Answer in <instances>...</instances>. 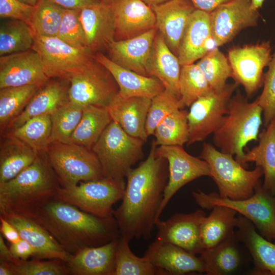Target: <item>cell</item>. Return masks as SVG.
<instances>
[{"instance_id":"cell-1","label":"cell","mask_w":275,"mask_h":275,"mask_svg":"<svg viewBox=\"0 0 275 275\" xmlns=\"http://www.w3.org/2000/svg\"><path fill=\"white\" fill-rule=\"evenodd\" d=\"M153 141L147 158L127 173L123 197L114 210L120 236L150 239L161 205L169 171L167 160L156 153Z\"/></svg>"},{"instance_id":"cell-2","label":"cell","mask_w":275,"mask_h":275,"mask_svg":"<svg viewBox=\"0 0 275 275\" xmlns=\"http://www.w3.org/2000/svg\"><path fill=\"white\" fill-rule=\"evenodd\" d=\"M34 219L71 254L86 247L105 244L120 236L114 216L99 217L54 199Z\"/></svg>"},{"instance_id":"cell-3","label":"cell","mask_w":275,"mask_h":275,"mask_svg":"<svg viewBox=\"0 0 275 275\" xmlns=\"http://www.w3.org/2000/svg\"><path fill=\"white\" fill-rule=\"evenodd\" d=\"M61 187L45 151L12 179L0 182V215L34 218Z\"/></svg>"},{"instance_id":"cell-4","label":"cell","mask_w":275,"mask_h":275,"mask_svg":"<svg viewBox=\"0 0 275 275\" xmlns=\"http://www.w3.org/2000/svg\"><path fill=\"white\" fill-rule=\"evenodd\" d=\"M262 116L263 109L257 99L249 102L248 97L237 92L229 101L227 114L213 133L214 146L222 152L235 155L240 164L246 145L252 141H258Z\"/></svg>"},{"instance_id":"cell-5","label":"cell","mask_w":275,"mask_h":275,"mask_svg":"<svg viewBox=\"0 0 275 275\" xmlns=\"http://www.w3.org/2000/svg\"><path fill=\"white\" fill-rule=\"evenodd\" d=\"M144 142L112 121L92 148L104 177L125 181L128 172L143 157Z\"/></svg>"},{"instance_id":"cell-6","label":"cell","mask_w":275,"mask_h":275,"mask_svg":"<svg viewBox=\"0 0 275 275\" xmlns=\"http://www.w3.org/2000/svg\"><path fill=\"white\" fill-rule=\"evenodd\" d=\"M233 156L204 142L199 157L209 164L211 177L221 197L236 200L245 199L254 194L255 185L263 175V171L259 166L246 170Z\"/></svg>"},{"instance_id":"cell-7","label":"cell","mask_w":275,"mask_h":275,"mask_svg":"<svg viewBox=\"0 0 275 275\" xmlns=\"http://www.w3.org/2000/svg\"><path fill=\"white\" fill-rule=\"evenodd\" d=\"M192 196L203 209H211L215 205L233 209L250 220L262 236L275 241V195L265 190L260 180L255 186L254 194L245 199L232 200L215 192L206 194L199 189L193 191Z\"/></svg>"},{"instance_id":"cell-8","label":"cell","mask_w":275,"mask_h":275,"mask_svg":"<svg viewBox=\"0 0 275 275\" xmlns=\"http://www.w3.org/2000/svg\"><path fill=\"white\" fill-rule=\"evenodd\" d=\"M45 153L62 188L104 177L100 163L92 149L71 143H52Z\"/></svg>"},{"instance_id":"cell-9","label":"cell","mask_w":275,"mask_h":275,"mask_svg":"<svg viewBox=\"0 0 275 275\" xmlns=\"http://www.w3.org/2000/svg\"><path fill=\"white\" fill-rule=\"evenodd\" d=\"M125 186V181L103 177L68 188L61 187L53 199L96 216L109 217L114 216L113 205L122 200Z\"/></svg>"},{"instance_id":"cell-10","label":"cell","mask_w":275,"mask_h":275,"mask_svg":"<svg viewBox=\"0 0 275 275\" xmlns=\"http://www.w3.org/2000/svg\"><path fill=\"white\" fill-rule=\"evenodd\" d=\"M32 49L40 55L49 78L69 80L80 72L93 58L88 51L74 47L57 37L35 35Z\"/></svg>"},{"instance_id":"cell-11","label":"cell","mask_w":275,"mask_h":275,"mask_svg":"<svg viewBox=\"0 0 275 275\" xmlns=\"http://www.w3.org/2000/svg\"><path fill=\"white\" fill-rule=\"evenodd\" d=\"M69 81V101L83 107L91 105L106 107L119 92L111 73L94 57Z\"/></svg>"},{"instance_id":"cell-12","label":"cell","mask_w":275,"mask_h":275,"mask_svg":"<svg viewBox=\"0 0 275 275\" xmlns=\"http://www.w3.org/2000/svg\"><path fill=\"white\" fill-rule=\"evenodd\" d=\"M269 41L255 44L235 46L228 50L227 57L234 82L241 85L246 97H251L263 86V69L271 59Z\"/></svg>"},{"instance_id":"cell-13","label":"cell","mask_w":275,"mask_h":275,"mask_svg":"<svg viewBox=\"0 0 275 275\" xmlns=\"http://www.w3.org/2000/svg\"><path fill=\"white\" fill-rule=\"evenodd\" d=\"M238 85L235 82L227 84L222 90L203 96L190 106L187 115V146L203 141L218 128L228 112L229 101Z\"/></svg>"},{"instance_id":"cell-14","label":"cell","mask_w":275,"mask_h":275,"mask_svg":"<svg viewBox=\"0 0 275 275\" xmlns=\"http://www.w3.org/2000/svg\"><path fill=\"white\" fill-rule=\"evenodd\" d=\"M156 153L167 160L169 171L158 219L171 198L181 187L201 177H211V171L205 160L189 154L181 146H158Z\"/></svg>"},{"instance_id":"cell-15","label":"cell","mask_w":275,"mask_h":275,"mask_svg":"<svg viewBox=\"0 0 275 275\" xmlns=\"http://www.w3.org/2000/svg\"><path fill=\"white\" fill-rule=\"evenodd\" d=\"M259 16L250 0H232L217 7L209 13L215 46L225 45L242 30L257 26Z\"/></svg>"},{"instance_id":"cell-16","label":"cell","mask_w":275,"mask_h":275,"mask_svg":"<svg viewBox=\"0 0 275 275\" xmlns=\"http://www.w3.org/2000/svg\"><path fill=\"white\" fill-rule=\"evenodd\" d=\"M205 212L198 209L188 213H176L169 218H158L155 223L157 229L155 239L176 245L189 253L200 254L203 250L200 227Z\"/></svg>"},{"instance_id":"cell-17","label":"cell","mask_w":275,"mask_h":275,"mask_svg":"<svg viewBox=\"0 0 275 275\" xmlns=\"http://www.w3.org/2000/svg\"><path fill=\"white\" fill-rule=\"evenodd\" d=\"M49 79L40 55L33 49L0 57V89L26 85L41 87Z\"/></svg>"},{"instance_id":"cell-18","label":"cell","mask_w":275,"mask_h":275,"mask_svg":"<svg viewBox=\"0 0 275 275\" xmlns=\"http://www.w3.org/2000/svg\"><path fill=\"white\" fill-rule=\"evenodd\" d=\"M115 23V40H126L156 28L151 7L142 0H114L111 4Z\"/></svg>"},{"instance_id":"cell-19","label":"cell","mask_w":275,"mask_h":275,"mask_svg":"<svg viewBox=\"0 0 275 275\" xmlns=\"http://www.w3.org/2000/svg\"><path fill=\"white\" fill-rule=\"evenodd\" d=\"M88 50L94 54L115 40V23L111 4L102 2L80 9Z\"/></svg>"},{"instance_id":"cell-20","label":"cell","mask_w":275,"mask_h":275,"mask_svg":"<svg viewBox=\"0 0 275 275\" xmlns=\"http://www.w3.org/2000/svg\"><path fill=\"white\" fill-rule=\"evenodd\" d=\"M69 80L50 78L39 88L22 112L8 125L3 133L19 127L32 117L50 115L69 101Z\"/></svg>"},{"instance_id":"cell-21","label":"cell","mask_w":275,"mask_h":275,"mask_svg":"<svg viewBox=\"0 0 275 275\" xmlns=\"http://www.w3.org/2000/svg\"><path fill=\"white\" fill-rule=\"evenodd\" d=\"M156 17V28L170 50L177 56L182 37L192 13L189 0H170L151 7Z\"/></svg>"},{"instance_id":"cell-22","label":"cell","mask_w":275,"mask_h":275,"mask_svg":"<svg viewBox=\"0 0 275 275\" xmlns=\"http://www.w3.org/2000/svg\"><path fill=\"white\" fill-rule=\"evenodd\" d=\"M155 267L168 275H183L191 272L204 273L200 257L174 244L155 239L144 255Z\"/></svg>"},{"instance_id":"cell-23","label":"cell","mask_w":275,"mask_h":275,"mask_svg":"<svg viewBox=\"0 0 275 275\" xmlns=\"http://www.w3.org/2000/svg\"><path fill=\"white\" fill-rule=\"evenodd\" d=\"M215 46L211 32L209 13L196 9L191 14L179 46L180 65L194 63Z\"/></svg>"},{"instance_id":"cell-24","label":"cell","mask_w":275,"mask_h":275,"mask_svg":"<svg viewBox=\"0 0 275 275\" xmlns=\"http://www.w3.org/2000/svg\"><path fill=\"white\" fill-rule=\"evenodd\" d=\"M5 217L18 230L22 239L34 249L37 259H57L66 262L71 254L65 251L52 236L33 218L15 214L0 215Z\"/></svg>"},{"instance_id":"cell-25","label":"cell","mask_w":275,"mask_h":275,"mask_svg":"<svg viewBox=\"0 0 275 275\" xmlns=\"http://www.w3.org/2000/svg\"><path fill=\"white\" fill-rule=\"evenodd\" d=\"M157 33L155 28L130 39L114 41L107 48L109 58L124 68L148 76L147 64Z\"/></svg>"},{"instance_id":"cell-26","label":"cell","mask_w":275,"mask_h":275,"mask_svg":"<svg viewBox=\"0 0 275 275\" xmlns=\"http://www.w3.org/2000/svg\"><path fill=\"white\" fill-rule=\"evenodd\" d=\"M235 236L250 252L254 264L251 274L275 275V241L269 240L256 231L253 224L241 215H237Z\"/></svg>"},{"instance_id":"cell-27","label":"cell","mask_w":275,"mask_h":275,"mask_svg":"<svg viewBox=\"0 0 275 275\" xmlns=\"http://www.w3.org/2000/svg\"><path fill=\"white\" fill-rule=\"evenodd\" d=\"M151 99L142 97L124 98L118 93L106 108L112 121L128 134L146 142V122Z\"/></svg>"},{"instance_id":"cell-28","label":"cell","mask_w":275,"mask_h":275,"mask_svg":"<svg viewBox=\"0 0 275 275\" xmlns=\"http://www.w3.org/2000/svg\"><path fill=\"white\" fill-rule=\"evenodd\" d=\"M93 56L111 73L118 86V94L122 97H142L151 99L165 89L157 78L124 68L100 52Z\"/></svg>"},{"instance_id":"cell-29","label":"cell","mask_w":275,"mask_h":275,"mask_svg":"<svg viewBox=\"0 0 275 275\" xmlns=\"http://www.w3.org/2000/svg\"><path fill=\"white\" fill-rule=\"evenodd\" d=\"M118 238L100 246L81 249L71 254L65 262L70 274L114 275Z\"/></svg>"},{"instance_id":"cell-30","label":"cell","mask_w":275,"mask_h":275,"mask_svg":"<svg viewBox=\"0 0 275 275\" xmlns=\"http://www.w3.org/2000/svg\"><path fill=\"white\" fill-rule=\"evenodd\" d=\"M181 68L177 56L170 50L163 36L157 31L148 60L147 73L149 76L157 78L164 88L179 100Z\"/></svg>"},{"instance_id":"cell-31","label":"cell","mask_w":275,"mask_h":275,"mask_svg":"<svg viewBox=\"0 0 275 275\" xmlns=\"http://www.w3.org/2000/svg\"><path fill=\"white\" fill-rule=\"evenodd\" d=\"M0 182L8 181L30 166L39 152L7 132L1 133Z\"/></svg>"},{"instance_id":"cell-32","label":"cell","mask_w":275,"mask_h":275,"mask_svg":"<svg viewBox=\"0 0 275 275\" xmlns=\"http://www.w3.org/2000/svg\"><path fill=\"white\" fill-rule=\"evenodd\" d=\"M250 162L261 168L263 187L275 195V127L272 121L259 134L258 144L245 152L240 164L246 168Z\"/></svg>"},{"instance_id":"cell-33","label":"cell","mask_w":275,"mask_h":275,"mask_svg":"<svg viewBox=\"0 0 275 275\" xmlns=\"http://www.w3.org/2000/svg\"><path fill=\"white\" fill-rule=\"evenodd\" d=\"M201 224L200 235L203 250L214 247L235 236L238 213L223 205H215Z\"/></svg>"},{"instance_id":"cell-34","label":"cell","mask_w":275,"mask_h":275,"mask_svg":"<svg viewBox=\"0 0 275 275\" xmlns=\"http://www.w3.org/2000/svg\"><path fill=\"white\" fill-rule=\"evenodd\" d=\"M112 121L106 107L93 105L85 106L69 143L92 149Z\"/></svg>"},{"instance_id":"cell-35","label":"cell","mask_w":275,"mask_h":275,"mask_svg":"<svg viewBox=\"0 0 275 275\" xmlns=\"http://www.w3.org/2000/svg\"><path fill=\"white\" fill-rule=\"evenodd\" d=\"M235 236L217 245L205 249L200 258L207 275H226L234 272L240 265V256L237 247Z\"/></svg>"},{"instance_id":"cell-36","label":"cell","mask_w":275,"mask_h":275,"mask_svg":"<svg viewBox=\"0 0 275 275\" xmlns=\"http://www.w3.org/2000/svg\"><path fill=\"white\" fill-rule=\"evenodd\" d=\"M35 34L24 21L11 19L1 23L0 56L32 49Z\"/></svg>"},{"instance_id":"cell-37","label":"cell","mask_w":275,"mask_h":275,"mask_svg":"<svg viewBox=\"0 0 275 275\" xmlns=\"http://www.w3.org/2000/svg\"><path fill=\"white\" fill-rule=\"evenodd\" d=\"M40 87L26 85L0 89V129L3 133L8 125L24 109Z\"/></svg>"},{"instance_id":"cell-38","label":"cell","mask_w":275,"mask_h":275,"mask_svg":"<svg viewBox=\"0 0 275 275\" xmlns=\"http://www.w3.org/2000/svg\"><path fill=\"white\" fill-rule=\"evenodd\" d=\"M129 242L121 236L118 238L114 275H168L166 271L154 266L145 256H136Z\"/></svg>"},{"instance_id":"cell-39","label":"cell","mask_w":275,"mask_h":275,"mask_svg":"<svg viewBox=\"0 0 275 275\" xmlns=\"http://www.w3.org/2000/svg\"><path fill=\"white\" fill-rule=\"evenodd\" d=\"M179 87L180 109L190 106L198 99L214 91L195 63L181 66Z\"/></svg>"},{"instance_id":"cell-40","label":"cell","mask_w":275,"mask_h":275,"mask_svg":"<svg viewBox=\"0 0 275 275\" xmlns=\"http://www.w3.org/2000/svg\"><path fill=\"white\" fill-rule=\"evenodd\" d=\"M188 112L179 109L166 117L156 127L153 141L157 146H181L188 141Z\"/></svg>"},{"instance_id":"cell-41","label":"cell","mask_w":275,"mask_h":275,"mask_svg":"<svg viewBox=\"0 0 275 275\" xmlns=\"http://www.w3.org/2000/svg\"><path fill=\"white\" fill-rule=\"evenodd\" d=\"M6 132L12 134L38 152L45 151L51 142L50 115L32 117L19 127Z\"/></svg>"},{"instance_id":"cell-42","label":"cell","mask_w":275,"mask_h":275,"mask_svg":"<svg viewBox=\"0 0 275 275\" xmlns=\"http://www.w3.org/2000/svg\"><path fill=\"white\" fill-rule=\"evenodd\" d=\"M65 8L49 0H39L28 24L35 35L57 37Z\"/></svg>"},{"instance_id":"cell-43","label":"cell","mask_w":275,"mask_h":275,"mask_svg":"<svg viewBox=\"0 0 275 275\" xmlns=\"http://www.w3.org/2000/svg\"><path fill=\"white\" fill-rule=\"evenodd\" d=\"M196 64L215 92L222 90L227 85V80L232 77L227 56L217 47L210 49Z\"/></svg>"},{"instance_id":"cell-44","label":"cell","mask_w":275,"mask_h":275,"mask_svg":"<svg viewBox=\"0 0 275 275\" xmlns=\"http://www.w3.org/2000/svg\"><path fill=\"white\" fill-rule=\"evenodd\" d=\"M83 107L70 101L50 115L51 143H69L81 119Z\"/></svg>"},{"instance_id":"cell-45","label":"cell","mask_w":275,"mask_h":275,"mask_svg":"<svg viewBox=\"0 0 275 275\" xmlns=\"http://www.w3.org/2000/svg\"><path fill=\"white\" fill-rule=\"evenodd\" d=\"M179 109H180L179 99L166 89L151 99L146 122L148 135H153L158 124Z\"/></svg>"},{"instance_id":"cell-46","label":"cell","mask_w":275,"mask_h":275,"mask_svg":"<svg viewBox=\"0 0 275 275\" xmlns=\"http://www.w3.org/2000/svg\"><path fill=\"white\" fill-rule=\"evenodd\" d=\"M80 12V9L65 8L57 37L74 47L88 51Z\"/></svg>"},{"instance_id":"cell-47","label":"cell","mask_w":275,"mask_h":275,"mask_svg":"<svg viewBox=\"0 0 275 275\" xmlns=\"http://www.w3.org/2000/svg\"><path fill=\"white\" fill-rule=\"evenodd\" d=\"M13 275H69L65 261L57 259L43 261L34 259L11 263Z\"/></svg>"},{"instance_id":"cell-48","label":"cell","mask_w":275,"mask_h":275,"mask_svg":"<svg viewBox=\"0 0 275 275\" xmlns=\"http://www.w3.org/2000/svg\"><path fill=\"white\" fill-rule=\"evenodd\" d=\"M264 73L263 88L257 98L263 109V122L267 127L275 115V50Z\"/></svg>"},{"instance_id":"cell-49","label":"cell","mask_w":275,"mask_h":275,"mask_svg":"<svg viewBox=\"0 0 275 275\" xmlns=\"http://www.w3.org/2000/svg\"><path fill=\"white\" fill-rule=\"evenodd\" d=\"M34 8L19 0H0V16L23 20L28 23Z\"/></svg>"},{"instance_id":"cell-50","label":"cell","mask_w":275,"mask_h":275,"mask_svg":"<svg viewBox=\"0 0 275 275\" xmlns=\"http://www.w3.org/2000/svg\"><path fill=\"white\" fill-rule=\"evenodd\" d=\"M10 250L13 256L20 261L26 260L29 257H34L36 252L33 246L24 239L10 243Z\"/></svg>"},{"instance_id":"cell-51","label":"cell","mask_w":275,"mask_h":275,"mask_svg":"<svg viewBox=\"0 0 275 275\" xmlns=\"http://www.w3.org/2000/svg\"><path fill=\"white\" fill-rule=\"evenodd\" d=\"M0 231L10 243H15L21 239L16 228L2 215H0Z\"/></svg>"},{"instance_id":"cell-52","label":"cell","mask_w":275,"mask_h":275,"mask_svg":"<svg viewBox=\"0 0 275 275\" xmlns=\"http://www.w3.org/2000/svg\"><path fill=\"white\" fill-rule=\"evenodd\" d=\"M65 9H81L101 2V0H49Z\"/></svg>"},{"instance_id":"cell-53","label":"cell","mask_w":275,"mask_h":275,"mask_svg":"<svg viewBox=\"0 0 275 275\" xmlns=\"http://www.w3.org/2000/svg\"><path fill=\"white\" fill-rule=\"evenodd\" d=\"M196 9L210 13L219 6L232 0H189Z\"/></svg>"},{"instance_id":"cell-54","label":"cell","mask_w":275,"mask_h":275,"mask_svg":"<svg viewBox=\"0 0 275 275\" xmlns=\"http://www.w3.org/2000/svg\"><path fill=\"white\" fill-rule=\"evenodd\" d=\"M3 236L0 233V263L8 262L13 264L19 263L21 261L13 256L10 248L6 245Z\"/></svg>"},{"instance_id":"cell-55","label":"cell","mask_w":275,"mask_h":275,"mask_svg":"<svg viewBox=\"0 0 275 275\" xmlns=\"http://www.w3.org/2000/svg\"><path fill=\"white\" fill-rule=\"evenodd\" d=\"M0 275H13L11 263L8 262L0 263Z\"/></svg>"},{"instance_id":"cell-56","label":"cell","mask_w":275,"mask_h":275,"mask_svg":"<svg viewBox=\"0 0 275 275\" xmlns=\"http://www.w3.org/2000/svg\"><path fill=\"white\" fill-rule=\"evenodd\" d=\"M146 4L150 7H152L155 5H159L168 2L170 0H142Z\"/></svg>"},{"instance_id":"cell-57","label":"cell","mask_w":275,"mask_h":275,"mask_svg":"<svg viewBox=\"0 0 275 275\" xmlns=\"http://www.w3.org/2000/svg\"><path fill=\"white\" fill-rule=\"evenodd\" d=\"M252 4V7L258 10L261 8L265 0H250Z\"/></svg>"},{"instance_id":"cell-58","label":"cell","mask_w":275,"mask_h":275,"mask_svg":"<svg viewBox=\"0 0 275 275\" xmlns=\"http://www.w3.org/2000/svg\"><path fill=\"white\" fill-rule=\"evenodd\" d=\"M19 1L28 5H29L32 6H35L38 3L39 0H19Z\"/></svg>"},{"instance_id":"cell-59","label":"cell","mask_w":275,"mask_h":275,"mask_svg":"<svg viewBox=\"0 0 275 275\" xmlns=\"http://www.w3.org/2000/svg\"><path fill=\"white\" fill-rule=\"evenodd\" d=\"M114 0H101L102 3L106 4H111Z\"/></svg>"},{"instance_id":"cell-60","label":"cell","mask_w":275,"mask_h":275,"mask_svg":"<svg viewBox=\"0 0 275 275\" xmlns=\"http://www.w3.org/2000/svg\"><path fill=\"white\" fill-rule=\"evenodd\" d=\"M271 121L273 122V123L274 124V127H275V115H274V117H273V119H272V120Z\"/></svg>"}]
</instances>
